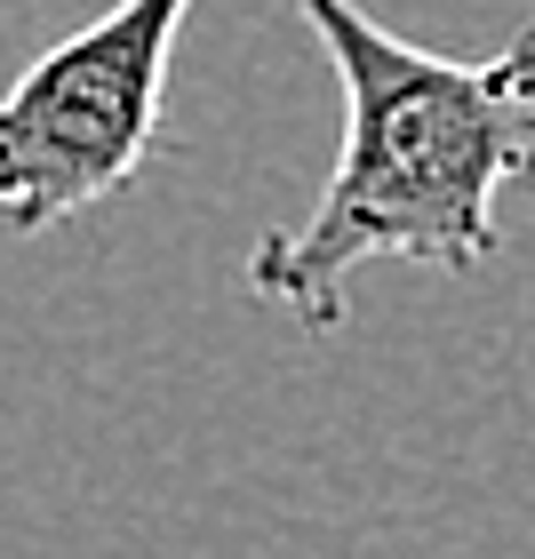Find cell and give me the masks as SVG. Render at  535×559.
I'll return each mask as SVG.
<instances>
[{
    "label": "cell",
    "instance_id": "obj_1",
    "mask_svg": "<svg viewBox=\"0 0 535 559\" xmlns=\"http://www.w3.org/2000/svg\"><path fill=\"white\" fill-rule=\"evenodd\" d=\"M344 88V144L312 216L257 240L248 288L296 328H344L360 264L479 272L503 248L496 192L535 176V16L496 57H440L384 33L360 0H296Z\"/></svg>",
    "mask_w": 535,
    "mask_h": 559
},
{
    "label": "cell",
    "instance_id": "obj_2",
    "mask_svg": "<svg viewBox=\"0 0 535 559\" xmlns=\"http://www.w3.org/2000/svg\"><path fill=\"white\" fill-rule=\"evenodd\" d=\"M192 0H112L72 40L40 48L0 96V224H48L129 192L160 144V88Z\"/></svg>",
    "mask_w": 535,
    "mask_h": 559
}]
</instances>
